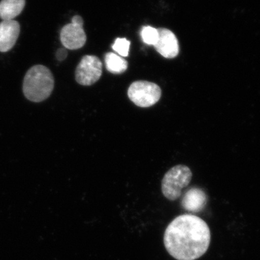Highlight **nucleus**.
Listing matches in <instances>:
<instances>
[{"label": "nucleus", "mask_w": 260, "mask_h": 260, "mask_svg": "<svg viewBox=\"0 0 260 260\" xmlns=\"http://www.w3.org/2000/svg\"><path fill=\"white\" fill-rule=\"evenodd\" d=\"M164 246L177 260H195L206 253L210 243V231L203 219L184 214L174 219L165 231Z\"/></svg>", "instance_id": "f257e3e1"}, {"label": "nucleus", "mask_w": 260, "mask_h": 260, "mask_svg": "<svg viewBox=\"0 0 260 260\" xmlns=\"http://www.w3.org/2000/svg\"><path fill=\"white\" fill-rule=\"evenodd\" d=\"M54 85V77L50 70L44 65H35L25 74L23 91L30 102H42L50 96Z\"/></svg>", "instance_id": "f03ea898"}, {"label": "nucleus", "mask_w": 260, "mask_h": 260, "mask_svg": "<svg viewBox=\"0 0 260 260\" xmlns=\"http://www.w3.org/2000/svg\"><path fill=\"white\" fill-rule=\"evenodd\" d=\"M192 174L189 167L178 165L172 168L162 179V194L169 200H176L181 197L182 189L189 185Z\"/></svg>", "instance_id": "7ed1b4c3"}, {"label": "nucleus", "mask_w": 260, "mask_h": 260, "mask_svg": "<svg viewBox=\"0 0 260 260\" xmlns=\"http://www.w3.org/2000/svg\"><path fill=\"white\" fill-rule=\"evenodd\" d=\"M128 96L139 107H152L160 100L161 90L155 83L149 81H135L130 85Z\"/></svg>", "instance_id": "20e7f679"}, {"label": "nucleus", "mask_w": 260, "mask_h": 260, "mask_svg": "<svg viewBox=\"0 0 260 260\" xmlns=\"http://www.w3.org/2000/svg\"><path fill=\"white\" fill-rule=\"evenodd\" d=\"M102 61L93 55L83 56L75 72V79L80 85L89 86L96 83L102 75Z\"/></svg>", "instance_id": "39448f33"}, {"label": "nucleus", "mask_w": 260, "mask_h": 260, "mask_svg": "<svg viewBox=\"0 0 260 260\" xmlns=\"http://www.w3.org/2000/svg\"><path fill=\"white\" fill-rule=\"evenodd\" d=\"M86 39L83 24L71 22L61 29L60 40L65 49L70 50L80 49L85 45Z\"/></svg>", "instance_id": "423d86ee"}, {"label": "nucleus", "mask_w": 260, "mask_h": 260, "mask_svg": "<svg viewBox=\"0 0 260 260\" xmlns=\"http://www.w3.org/2000/svg\"><path fill=\"white\" fill-rule=\"evenodd\" d=\"M158 40L154 47L160 55L168 59H173L179 54V45L175 34L169 29L160 28Z\"/></svg>", "instance_id": "0eeeda50"}, {"label": "nucleus", "mask_w": 260, "mask_h": 260, "mask_svg": "<svg viewBox=\"0 0 260 260\" xmlns=\"http://www.w3.org/2000/svg\"><path fill=\"white\" fill-rule=\"evenodd\" d=\"M20 26L14 20H3L0 23V51L7 52L13 49L19 37Z\"/></svg>", "instance_id": "6e6552de"}, {"label": "nucleus", "mask_w": 260, "mask_h": 260, "mask_svg": "<svg viewBox=\"0 0 260 260\" xmlns=\"http://www.w3.org/2000/svg\"><path fill=\"white\" fill-rule=\"evenodd\" d=\"M208 198L205 191L199 188H191L189 189L181 201L183 208L188 211L200 212L206 205Z\"/></svg>", "instance_id": "1a4fd4ad"}, {"label": "nucleus", "mask_w": 260, "mask_h": 260, "mask_svg": "<svg viewBox=\"0 0 260 260\" xmlns=\"http://www.w3.org/2000/svg\"><path fill=\"white\" fill-rule=\"evenodd\" d=\"M25 0H2L0 2V18L3 20H13L21 13Z\"/></svg>", "instance_id": "9d476101"}, {"label": "nucleus", "mask_w": 260, "mask_h": 260, "mask_svg": "<svg viewBox=\"0 0 260 260\" xmlns=\"http://www.w3.org/2000/svg\"><path fill=\"white\" fill-rule=\"evenodd\" d=\"M105 64L108 71L113 74H121L128 68V62L124 58H121V56L112 52L106 54Z\"/></svg>", "instance_id": "9b49d317"}, {"label": "nucleus", "mask_w": 260, "mask_h": 260, "mask_svg": "<svg viewBox=\"0 0 260 260\" xmlns=\"http://www.w3.org/2000/svg\"><path fill=\"white\" fill-rule=\"evenodd\" d=\"M158 30L151 26L143 27L141 30V37L143 42L148 45L155 46L158 40Z\"/></svg>", "instance_id": "f8f14e48"}, {"label": "nucleus", "mask_w": 260, "mask_h": 260, "mask_svg": "<svg viewBox=\"0 0 260 260\" xmlns=\"http://www.w3.org/2000/svg\"><path fill=\"white\" fill-rule=\"evenodd\" d=\"M129 41L124 39V38H123V39L118 38L114 42V44H113L112 49L121 56L126 57V56H129Z\"/></svg>", "instance_id": "ddd939ff"}, {"label": "nucleus", "mask_w": 260, "mask_h": 260, "mask_svg": "<svg viewBox=\"0 0 260 260\" xmlns=\"http://www.w3.org/2000/svg\"><path fill=\"white\" fill-rule=\"evenodd\" d=\"M67 56H68V51L65 48H62V49H58V51H56V57L57 59V60L59 61H63L66 59Z\"/></svg>", "instance_id": "4468645a"}]
</instances>
